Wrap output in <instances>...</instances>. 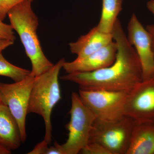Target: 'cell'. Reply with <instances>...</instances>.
I'll return each mask as SVG.
<instances>
[{"label":"cell","instance_id":"6da1fadb","mask_svg":"<svg viewBox=\"0 0 154 154\" xmlns=\"http://www.w3.org/2000/svg\"><path fill=\"white\" fill-rule=\"evenodd\" d=\"M112 34L117 45V54L113 63L95 71L67 73L61 77L60 79L75 83L80 90L131 91L143 81L139 59L119 19Z\"/></svg>","mask_w":154,"mask_h":154},{"label":"cell","instance_id":"7a4b0ae2","mask_svg":"<svg viewBox=\"0 0 154 154\" xmlns=\"http://www.w3.org/2000/svg\"><path fill=\"white\" fill-rule=\"evenodd\" d=\"M32 0L19 3L8 14L11 26L20 37L25 53L32 65L31 72L36 77L54 66L45 55L38 37V17L32 8Z\"/></svg>","mask_w":154,"mask_h":154},{"label":"cell","instance_id":"3957f363","mask_svg":"<svg viewBox=\"0 0 154 154\" xmlns=\"http://www.w3.org/2000/svg\"><path fill=\"white\" fill-rule=\"evenodd\" d=\"M65 61L61 59L47 72L35 77L30 94L28 114L36 113L42 117L45 125L43 140L49 144L52 139L51 113L61 99L59 75Z\"/></svg>","mask_w":154,"mask_h":154},{"label":"cell","instance_id":"277c9868","mask_svg":"<svg viewBox=\"0 0 154 154\" xmlns=\"http://www.w3.org/2000/svg\"><path fill=\"white\" fill-rule=\"evenodd\" d=\"M135 122L125 116L118 120L96 118L90 133L88 143H97L110 154H127Z\"/></svg>","mask_w":154,"mask_h":154},{"label":"cell","instance_id":"5b68a950","mask_svg":"<svg viewBox=\"0 0 154 154\" xmlns=\"http://www.w3.org/2000/svg\"><path fill=\"white\" fill-rule=\"evenodd\" d=\"M69 113L70 119L66 126L68 137L64 143L59 145L62 154H77L88 144L92 126L97 117L75 92L72 94Z\"/></svg>","mask_w":154,"mask_h":154},{"label":"cell","instance_id":"8992f818","mask_svg":"<svg viewBox=\"0 0 154 154\" xmlns=\"http://www.w3.org/2000/svg\"><path fill=\"white\" fill-rule=\"evenodd\" d=\"M35 77L31 72L28 77L19 82L13 84L0 82V101L8 107L17 121L22 143L27 139L25 122Z\"/></svg>","mask_w":154,"mask_h":154},{"label":"cell","instance_id":"52a82bcc","mask_svg":"<svg viewBox=\"0 0 154 154\" xmlns=\"http://www.w3.org/2000/svg\"><path fill=\"white\" fill-rule=\"evenodd\" d=\"M130 92L79 90L83 103L97 118L106 120L120 119L125 116V105Z\"/></svg>","mask_w":154,"mask_h":154},{"label":"cell","instance_id":"ba28073f","mask_svg":"<svg viewBox=\"0 0 154 154\" xmlns=\"http://www.w3.org/2000/svg\"><path fill=\"white\" fill-rule=\"evenodd\" d=\"M125 115L136 123H154V78L142 81L130 91Z\"/></svg>","mask_w":154,"mask_h":154},{"label":"cell","instance_id":"9c48e42d","mask_svg":"<svg viewBox=\"0 0 154 154\" xmlns=\"http://www.w3.org/2000/svg\"><path fill=\"white\" fill-rule=\"evenodd\" d=\"M127 38L139 59L143 81L154 77V52L150 35L135 14H133L128 25Z\"/></svg>","mask_w":154,"mask_h":154},{"label":"cell","instance_id":"30bf717a","mask_svg":"<svg viewBox=\"0 0 154 154\" xmlns=\"http://www.w3.org/2000/svg\"><path fill=\"white\" fill-rule=\"evenodd\" d=\"M117 45L113 40L96 52L72 62L65 61L63 69L67 73L95 71L111 65L115 61Z\"/></svg>","mask_w":154,"mask_h":154},{"label":"cell","instance_id":"8fae6325","mask_svg":"<svg viewBox=\"0 0 154 154\" xmlns=\"http://www.w3.org/2000/svg\"><path fill=\"white\" fill-rule=\"evenodd\" d=\"M113 41L112 33L102 32L96 26L76 41L69 43V46L71 52L76 54L77 58H81L96 52Z\"/></svg>","mask_w":154,"mask_h":154},{"label":"cell","instance_id":"7c38bea8","mask_svg":"<svg viewBox=\"0 0 154 154\" xmlns=\"http://www.w3.org/2000/svg\"><path fill=\"white\" fill-rule=\"evenodd\" d=\"M22 143L19 125L7 105L0 101V145L10 150Z\"/></svg>","mask_w":154,"mask_h":154},{"label":"cell","instance_id":"4fadbf2b","mask_svg":"<svg viewBox=\"0 0 154 154\" xmlns=\"http://www.w3.org/2000/svg\"><path fill=\"white\" fill-rule=\"evenodd\" d=\"M127 154H154V123H135Z\"/></svg>","mask_w":154,"mask_h":154},{"label":"cell","instance_id":"5bb4252c","mask_svg":"<svg viewBox=\"0 0 154 154\" xmlns=\"http://www.w3.org/2000/svg\"><path fill=\"white\" fill-rule=\"evenodd\" d=\"M122 0H102L101 18L97 28L104 33H112L117 17L122 9Z\"/></svg>","mask_w":154,"mask_h":154},{"label":"cell","instance_id":"9a60e30c","mask_svg":"<svg viewBox=\"0 0 154 154\" xmlns=\"http://www.w3.org/2000/svg\"><path fill=\"white\" fill-rule=\"evenodd\" d=\"M30 73L31 71L10 63L0 52V76L8 77L14 82H18L24 79Z\"/></svg>","mask_w":154,"mask_h":154},{"label":"cell","instance_id":"2e32d148","mask_svg":"<svg viewBox=\"0 0 154 154\" xmlns=\"http://www.w3.org/2000/svg\"><path fill=\"white\" fill-rule=\"evenodd\" d=\"M49 144L44 140L35 146L28 154H62L59 144L55 142L54 146H49Z\"/></svg>","mask_w":154,"mask_h":154},{"label":"cell","instance_id":"e0dca14e","mask_svg":"<svg viewBox=\"0 0 154 154\" xmlns=\"http://www.w3.org/2000/svg\"><path fill=\"white\" fill-rule=\"evenodd\" d=\"M80 152L83 154H110L103 146L94 142L88 143Z\"/></svg>","mask_w":154,"mask_h":154},{"label":"cell","instance_id":"ac0fdd59","mask_svg":"<svg viewBox=\"0 0 154 154\" xmlns=\"http://www.w3.org/2000/svg\"><path fill=\"white\" fill-rule=\"evenodd\" d=\"M25 1L27 0H0V19L3 21L12 8Z\"/></svg>","mask_w":154,"mask_h":154},{"label":"cell","instance_id":"d6986e66","mask_svg":"<svg viewBox=\"0 0 154 154\" xmlns=\"http://www.w3.org/2000/svg\"><path fill=\"white\" fill-rule=\"evenodd\" d=\"M3 21L0 19V37L15 41L16 36L12 26L5 24Z\"/></svg>","mask_w":154,"mask_h":154},{"label":"cell","instance_id":"ffe728a7","mask_svg":"<svg viewBox=\"0 0 154 154\" xmlns=\"http://www.w3.org/2000/svg\"><path fill=\"white\" fill-rule=\"evenodd\" d=\"M14 41L8 38L0 37V52H2L4 50L13 45Z\"/></svg>","mask_w":154,"mask_h":154},{"label":"cell","instance_id":"44dd1931","mask_svg":"<svg viewBox=\"0 0 154 154\" xmlns=\"http://www.w3.org/2000/svg\"><path fill=\"white\" fill-rule=\"evenodd\" d=\"M146 29L149 33L151 37L152 44L154 52V25H147Z\"/></svg>","mask_w":154,"mask_h":154},{"label":"cell","instance_id":"7402d4cb","mask_svg":"<svg viewBox=\"0 0 154 154\" xmlns=\"http://www.w3.org/2000/svg\"><path fill=\"white\" fill-rule=\"evenodd\" d=\"M147 8L149 11L154 16V0H150L148 2Z\"/></svg>","mask_w":154,"mask_h":154},{"label":"cell","instance_id":"603a6c76","mask_svg":"<svg viewBox=\"0 0 154 154\" xmlns=\"http://www.w3.org/2000/svg\"><path fill=\"white\" fill-rule=\"evenodd\" d=\"M11 151L0 145V154H10L11 153Z\"/></svg>","mask_w":154,"mask_h":154},{"label":"cell","instance_id":"cb8c5ba5","mask_svg":"<svg viewBox=\"0 0 154 154\" xmlns=\"http://www.w3.org/2000/svg\"><path fill=\"white\" fill-rule=\"evenodd\" d=\"M153 78H154V77H153Z\"/></svg>","mask_w":154,"mask_h":154},{"label":"cell","instance_id":"d4e9b609","mask_svg":"<svg viewBox=\"0 0 154 154\" xmlns=\"http://www.w3.org/2000/svg\"></svg>","mask_w":154,"mask_h":154}]
</instances>
